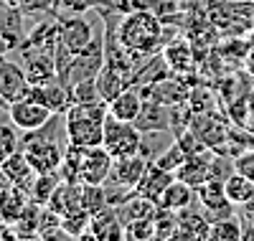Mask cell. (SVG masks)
Masks as SVG:
<instances>
[{
    "instance_id": "cell-1",
    "label": "cell",
    "mask_w": 254,
    "mask_h": 241,
    "mask_svg": "<svg viewBox=\"0 0 254 241\" xmlns=\"http://www.w3.org/2000/svg\"><path fill=\"white\" fill-rule=\"evenodd\" d=\"M110 115L107 102H74L64 112V129L66 142L79 147H97L104 137V122Z\"/></svg>"
},
{
    "instance_id": "cell-2",
    "label": "cell",
    "mask_w": 254,
    "mask_h": 241,
    "mask_svg": "<svg viewBox=\"0 0 254 241\" xmlns=\"http://www.w3.org/2000/svg\"><path fill=\"white\" fill-rule=\"evenodd\" d=\"M160 36H163L160 15L153 13L150 8L125 13L117 28V43L130 56H150L160 46Z\"/></svg>"
},
{
    "instance_id": "cell-3",
    "label": "cell",
    "mask_w": 254,
    "mask_h": 241,
    "mask_svg": "<svg viewBox=\"0 0 254 241\" xmlns=\"http://www.w3.org/2000/svg\"><path fill=\"white\" fill-rule=\"evenodd\" d=\"M140 142H142V132H140V127L135 122H125V120H117V117L107 115L102 147L107 150L115 160L137 155V152H140Z\"/></svg>"
},
{
    "instance_id": "cell-4",
    "label": "cell",
    "mask_w": 254,
    "mask_h": 241,
    "mask_svg": "<svg viewBox=\"0 0 254 241\" xmlns=\"http://www.w3.org/2000/svg\"><path fill=\"white\" fill-rule=\"evenodd\" d=\"M23 152H26L28 163L36 168V173H56L61 168L66 147L54 135H44V127H41V129H33L31 132V137L23 145Z\"/></svg>"
},
{
    "instance_id": "cell-5",
    "label": "cell",
    "mask_w": 254,
    "mask_h": 241,
    "mask_svg": "<svg viewBox=\"0 0 254 241\" xmlns=\"http://www.w3.org/2000/svg\"><path fill=\"white\" fill-rule=\"evenodd\" d=\"M94 36H97V31L84 18V13H69V15L59 18V43L69 54L79 56L94 41Z\"/></svg>"
},
{
    "instance_id": "cell-6",
    "label": "cell",
    "mask_w": 254,
    "mask_h": 241,
    "mask_svg": "<svg viewBox=\"0 0 254 241\" xmlns=\"http://www.w3.org/2000/svg\"><path fill=\"white\" fill-rule=\"evenodd\" d=\"M112 165H115V158L102 145L84 147V152H81V168H79V183L104 185L110 181V175H112Z\"/></svg>"
},
{
    "instance_id": "cell-7",
    "label": "cell",
    "mask_w": 254,
    "mask_h": 241,
    "mask_svg": "<svg viewBox=\"0 0 254 241\" xmlns=\"http://www.w3.org/2000/svg\"><path fill=\"white\" fill-rule=\"evenodd\" d=\"M33 102L49 107L54 115H64L66 109L74 104V97H71V86H66V81H59V76L54 79H46V81H38L31 86V94H28Z\"/></svg>"
},
{
    "instance_id": "cell-8",
    "label": "cell",
    "mask_w": 254,
    "mask_h": 241,
    "mask_svg": "<svg viewBox=\"0 0 254 241\" xmlns=\"http://www.w3.org/2000/svg\"><path fill=\"white\" fill-rule=\"evenodd\" d=\"M51 117H54L51 109L44 107V104H38V102H33L31 97L8 104V120H10L18 129H23V132L41 129L44 124L51 122Z\"/></svg>"
},
{
    "instance_id": "cell-9",
    "label": "cell",
    "mask_w": 254,
    "mask_h": 241,
    "mask_svg": "<svg viewBox=\"0 0 254 241\" xmlns=\"http://www.w3.org/2000/svg\"><path fill=\"white\" fill-rule=\"evenodd\" d=\"M31 79L23 66L8 61L0 56V94H3L5 104H13L18 99H26L31 94Z\"/></svg>"
},
{
    "instance_id": "cell-10",
    "label": "cell",
    "mask_w": 254,
    "mask_h": 241,
    "mask_svg": "<svg viewBox=\"0 0 254 241\" xmlns=\"http://www.w3.org/2000/svg\"><path fill=\"white\" fill-rule=\"evenodd\" d=\"M198 203L203 206V211L211 213V221L214 218H226V216H234V203L229 201L226 195V188H224V181L221 178H211L206 181L198 190Z\"/></svg>"
},
{
    "instance_id": "cell-11",
    "label": "cell",
    "mask_w": 254,
    "mask_h": 241,
    "mask_svg": "<svg viewBox=\"0 0 254 241\" xmlns=\"http://www.w3.org/2000/svg\"><path fill=\"white\" fill-rule=\"evenodd\" d=\"M87 239H97V241H120V239H125V224H122L117 208L104 206L102 211L92 213Z\"/></svg>"
},
{
    "instance_id": "cell-12",
    "label": "cell",
    "mask_w": 254,
    "mask_h": 241,
    "mask_svg": "<svg viewBox=\"0 0 254 241\" xmlns=\"http://www.w3.org/2000/svg\"><path fill=\"white\" fill-rule=\"evenodd\" d=\"M214 152H208V150H203V152H198V155H190L178 170H176V178L178 181H183V183H188V185H193L196 190L206 183V181H211L214 178Z\"/></svg>"
},
{
    "instance_id": "cell-13",
    "label": "cell",
    "mask_w": 254,
    "mask_h": 241,
    "mask_svg": "<svg viewBox=\"0 0 254 241\" xmlns=\"http://www.w3.org/2000/svg\"><path fill=\"white\" fill-rule=\"evenodd\" d=\"M173 181H176V173L165 170V168H160L155 160H150V165H147V170H145V175H142V181L137 183L135 193L142 195V198H147V201H153V203L158 206V201L163 198L165 188L171 185Z\"/></svg>"
},
{
    "instance_id": "cell-14",
    "label": "cell",
    "mask_w": 254,
    "mask_h": 241,
    "mask_svg": "<svg viewBox=\"0 0 254 241\" xmlns=\"http://www.w3.org/2000/svg\"><path fill=\"white\" fill-rule=\"evenodd\" d=\"M0 173H3L13 185L23 188L26 193H31L33 181H36V175H38V173H36V168L28 163V158H26V152H23V150L13 152V155H10L8 160L0 163Z\"/></svg>"
},
{
    "instance_id": "cell-15",
    "label": "cell",
    "mask_w": 254,
    "mask_h": 241,
    "mask_svg": "<svg viewBox=\"0 0 254 241\" xmlns=\"http://www.w3.org/2000/svg\"><path fill=\"white\" fill-rule=\"evenodd\" d=\"M147 165H150V160H147L142 152H137V155H130V158H120L115 160L112 165V175H110V181L125 185V188H137V183L142 181V175L147 170Z\"/></svg>"
},
{
    "instance_id": "cell-16",
    "label": "cell",
    "mask_w": 254,
    "mask_h": 241,
    "mask_svg": "<svg viewBox=\"0 0 254 241\" xmlns=\"http://www.w3.org/2000/svg\"><path fill=\"white\" fill-rule=\"evenodd\" d=\"M28 203H31V195L23 188L18 185L0 188V226H13Z\"/></svg>"
},
{
    "instance_id": "cell-17",
    "label": "cell",
    "mask_w": 254,
    "mask_h": 241,
    "mask_svg": "<svg viewBox=\"0 0 254 241\" xmlns=\"http://www.w3.org/2000/svg\"><path fill=\"white\" fill-rule=\"evenodd\" d=\"M178 218V226H176V236L173 239H190V241H198V239H208V231H211V221L201 213V211H193V208H183L176 213Z\"/></svg>"
},
{
    "instance_id": "cell-18",
    "label": "cell",
    "mask_w": 254,
    "mask_h": 241,
    "mask_svg": "<svg viewBox=\"0 0 254 241\" xmlns=\"http://www.w3.org/2000/svg\"><path fill=\"white\" fill-rule=\"evenodd\" d=\"M140 127V132H153V129H171V107L155 102V99H145L140 115L135 120Z\"/></svg>"
},
{
    "instance_id": "cell-19",
    "label": "cell",
    "mask_w": 254,
    "mask_h": 241,
    "mask_svg": "<svg viewBox=\"0 0 254 241\" xmlns=\"http://www.w3.org/2000/svg\"><path fill=\"white\" fill-rule=\"evenodd\" d=\"M23 69H26L31 84L54 79V76L59 74V71H56V54H54V51H44V49H33L31 54H26Z\"/></svg>"
},
{
    "instance_id": "cell-20",
    "label": "cell",
    "mask_w": 254,
    "mask_h": 241,
    "mask_svg": "<svg viewBox=\"0 0 254 241\" xmlns=\"http://www.w3.org/2000/svg\"><path fill=\"white\" fill-rule=\"evenodd\" d=\"M127 86H130V84H127V71L120 69V66H115V63H107V61H104V66H102L99 74H97V89H99V97L110 104L120 92L127 89Z\"/></svg>"
},
{
    "instance_id": "cell-21",
    "label": "cell",
    "mask_w": 254,
    "mask_h": 241,
    "mask_svg": "<svg viewBox=\"0 0 254 241\" xmlns=\"http://www.w3.org/2000/svg\"><path fill=\"white\" fill-rule=\"evenodd\" d=\"M145 104V97H142V89H135V86H127L125 92H120L112 102H110V115L117 117V120H125V122H135L140 109Z\"/></svg>"
},
{
    "instance_id": "cell-22",
    "label": "cell",
    "mask_w": 254,
    "mask_h": 241,
    "mask_svg": "<svg viewBox=\"0 0 254 241\" xmlns=\"http://www.w3.org/2000/svg\"><path fill=\"white\" fill-rule=\"evenodd\" d=\"M196 198H198V195H196V188L176 178L171 185L165 188V193H163V198L158 201V206L178 213V211H183V208H188V206H193Z\"/></svg>"
},
{
    "instance_id": "cell-23",
    "label": "cell",
    "mask_w": 254,
    "mask_h": 241,
    "mask_svg": "<svg viewBox=\"0 0 254 241\" xmlns=\"http://www.w3.org/2000/svg\"><path fill=\"white\" fill-rule=\"evenodd\" d=\"M163 61L178 74L190 71L193 69V49H190L186 41H176V43H171V46L163 51Z\"/></svg>"
},
{
    "instance_id": "cell-24",
    "label": "cell",
    "mask_w": 254,
    "mask_h": 241,
    "mask_svg": "<svg viewBox=\"0 0 254 241\" xmlns=\"http://www.w3.org/2000/svg\"><path fill=\"white\" fill-rule=\"evenodd\" d=\"M211 241H239L244 239V226L237 216H226V218H214L208 231Z\"/></svg>"
},
{
    "instance_id": "cell-25",
    "label": "cell",
    "mask_w": 254,
    "mask_h": 241,
    "mask_svg": "<svg viewBox=\"0 0 254 241\" xmlns=\"http://www.w3.org/2000/svg\"><path fill=\"white\" fill-rule=\"evenodd\" d=\"M224 188H226L229 201L234 203V206H242L249 195L254 193V181H249L247 175H242L237 170H231L226 178H224Z\"/></svg>"
},
{
    "instance_id": "cell-26",
    "label": "cell",
    "mask_w": 254,
    "mask_h": 241,
    "mask_svg": "<svg viewBox=\"0 0 254 241\" xmlns=\"http://www.w3.org/2000/svg\"><path fill=\"white\" fill-rule=\"evenodd\" d=\"M59 183H61L59 170H56V173H38L36 181H33V188H31V193H28L31 201L38 203V206H46V203L51 201L54 190L59 188Z\"/></svg>"
},
{
    "instance_id": "cell-27",
    "label": "cell",
    "mask_w": 254,
    "mask_h": 241,
    "mask_svg": "<svg viewBox=\"0 0 254 241\" xmlns=\"http://www.w3.org/2000/svg\"><path fill=\"white\" fill-rule=\"evenodd\" d=\"M188 160V155H186V150L178 145V140H173L171 145H168L160 155L155 158V163L160 165V168H165V170H171V173H176L183 163Z\"/></svg>"
},
{
    "instance_id": "cell-28",
    "label": "cell",
    "mask_w": 254,
    "mask_h": 241,
    "mask_svg": "<svg viewBox=\"0 0 254 241\" xmlns=\"http://www.w3.org/2000/svg\"><path fill=\"white\" fill-rule=\"evenodd\" d=\"M125 239H155V216H145V218H135V221L125 224Z\"/></svg>"
},
{
    "instance_id": "cell-29",
    "label": "cell",
    "mask_w": 254,
    "mask_h": 241,
    "mask_svg": "<svg viewBox=\"0 0 254 241\" xmlns=\"http://www.w3.org/2000/svg\"><path fill=\"white\" fill-rule=\"evenodd\" d=\"M15 124H5V122H0V163L8 160L13 152L20 150V140H18V132H15Z\"/></svg>"
},
{
    "instance_id": "cell-30",
    "label": "cell",
    "mask_w": 254,
    "mask_h": 241,
    "mask_svg": "<svg viewBox=\"0 0 254 241\" xmlns=\"http://www.w3.org/2000/svg\"><path fill=\"white\" fill-rule=\"evenodd\" d=\"M176 226H178L176 211H168V208L158 206V211H155V239H173Z\"/></svg>"
},
{
    "instance_id": "cell-31",
    "label": "cell",
    "mask_w": 254,
    "mask_h": 241,
    "mask_svg": "<svg viewBox=\"0 0 254 241\" xmlns=\"http://www.w3.org/2000/svg\"><path fill=\"white\" fill-rule=\"evenodd\" d=\"M234 170L242 173V175H247L249 181H254V147L239 152V155L234 158Z\"/></svg>"
},
{
    "instance_id": "cell-32",
    "label": "cell",
    "mask_w": 254,
    "mask_h": 241,
    "mask_svg": "<svg viewBox=\"0 0 254 241\" xmlns=\"http://www.w3.org/2000/svg\"><path fill=\"white\" fill-rule=\"evenodd\" d=\"M94 5V0H56V8L61 13H87Z\"/></svg>"
},
{
    "instance_id": "cell-33",
    "label": "cell",
    "mask_w": 254,
    "mask_h": 241,
    "mask_svg": "<svg viewBox=\"0 0 254 241\" xmlns=\"http://www.w3.org/2000/svg\"><path fill=\"white\" fill-rule=\"evenodd\" d=\"M244 71L254 79V36L249 41V49H247V56H244Z\"/></svg>"
},
{
    "instance_id": "cell-34",
    "label": "cell",
    "mask_w": 254,
    "mask_h": 241,
    "mask_svg": "<svg viewBox=\"0 0 254 241\" xmlns=\"http://www.w3.org/2000/svg\"><path fill=\"white\" fill-rule=\"evenodd\" d=\"M239 208H242V216L247 218V221H249V224H254V193L249 195V198H247Z\"/></svg>"
},
{
    "instance_id": "cell-35",
    "label": "cell",
    "mask_w": 254,
    "mask_h": 241,
    "mask_svg": "<svg viewBox=\"0 0 254 241\" xmlns=\"http://www.w3.org/2000/svg\"><path fill=\"white\" fill-rule=\"evenodd\" d=\"M3 5L10 10H20V8H26V0H3Z\"/></svg>"
},
{
    "instance_id": "cell-36",
    "label": "cell",
    "mask_w": 254,
    "mask_h": 241,
    "mask_svg": "<svg viewBox=\"0 0 254 241\" xmlns=\"http://www.w3.org/2000/svg\"><path fill=\"white\" fill-rule=\"evenodd\" d=\"M247 107H249V117L254 120V92H252V94L247 97Z\"/></svg>"
},
{
    "instance_id": "cell-37",
    "label": "cell",
    "mask_w": 254,
    "mask_h": 241,
    "mask_svg": "<svg viewBox=\"0 0 254 241\" xmlns=\"http://www.w3.org/2000/svg\"><path fill=\"white\" fill-rule=\"evenodd\" d=\"M0 109H8V104H5V99H3V94H0Z\"/></svg>"
},
{
    "instance_id": "cell-38",
    "label": "cell",
    "mask_w": 254,
    "mask_h": 241,
    "mask_svg": "<svg viewBox=\"0 0 254 241\" xmlns=\"http://www.w3.org/2000/svg\"><path fill=\"white\" fill-rule=\"evenodd\" d=\"M0 120H3V117H0Z\"/></svg>"
}]
</instances>
